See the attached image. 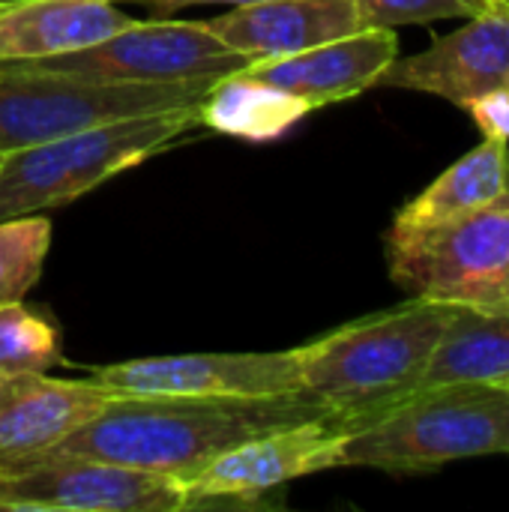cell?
Segmentation results:
<instances>
[{
    "label": "cell",
    "instance_id": "cell-24",
    "mask_svg": "<svg viewBox=\"0 0 509 512\" xmlns=\"http://www.w3.org/2000/svg\"><path fill=\"white\" fill-rule=\"evenodd\" d=\"M495 9H501V12L509 15V0H495Z\"/></svg>",
    "mask_w": 509,
    "mask_h": 512
},
{
    "label": "cell",
    "instance_id": "cell-13",
    "mask_svg": "<svg viewBox=\"0 0 509 512\" xmlns=\"http://www.w3.org/2000/svg\"><path fill=\"white\" fill-rule=\"evenodd\" d=\"M396 57L399 36L393 27H366L288 57L252 60L246 72L306 99L318 111L378 87L381 75Z\"/></svg>",
    "mask_w": 509,
    "mask_h": 512
},
{
    "label": "cell",
    "instance_id": "cell-16",
    "mask_svg": "<svg viewBox=\"0 0 509 512\" xmlns=\"http://www.w3.org/2000/svg\"><path fill=\"white\" fill-rule=\"evenodd\" d=\"M312 111L315 108L306 99L246 69L216 78L198 99L201 126H207L216 135L255 141V144L282 138Z\"/></svg>",
    "mask_w": 509,
    "mask_h": 512
},
{
    "label": "cell",
    "instance_id": "cell-6",
    "mask_svg": "<svg viewBox=\"0 0 509 512\" xmlns=\"http://www.w3.org/2000/svg\"><path fill=\"white\" fill-rule=\"evenodd\" d=\"M210 84H108L0 66V153L90 126L195 105Z\"/></svg>",
    "mask_w": 509,
    "mask_h": 512
},
{
    "label": "cell",
    "instance_id": "cell-19",
    "mask_svg": "<svg viewBox=\"0 0 509 512\" xmlns=\"http://www.w3.org/2000/svg\"><path fill=\"white\" fill-rule=\"evenodd\" d=\"M51 249V222L39 213L0 219V306L24 300Z\"/></svg>",
    "mask_w": 509,
    "mask_h": 512
},
{
    "label": "cell",
    "instance_id": "cell-7",
    "mask_svg": "<svg viewBox=\"0 0 509 512\" xmlns=\"http://www.w3.org/2000/svg\"><path fill=\"white\" fill-rule=\"evenodd\" d=\"M27 72H60L108 84H213L249 66V57L225 48L207 21H135L87 48L0 63Z\"/></svg>",
    "mask_w": 509,
    "mask_h": 512
},
{
    "label": "cell",
    "instance_id": "cell-11",
    "mask_svg": "<svg viewBox=\"0 0 509 512\" xmlns=\"http://www.w3.org/2000/svg\"><path fill=\"white\" fill-rule=\"evenodd\" d=\"M378 87L432 93L456 108L495 87H509V15L489 9L456 33L432 39L426 51L396 57Z\"/></svg>",
    "mask_w": 509,
    "mask_h": 512
},
{
    "label": "cell",
    "instance_id": "cell-1",
    "mask_svg": "<svg viewBox=\"0 0 509 512\" xmlns=\"http://www.w3.org/2000/svg\"><path fill=\"white\" fill-rule=\"evenodd\" d=\"M303 420H330L306 396L186 399L114 396L96 417L36 459H99L174 477L183 486L219 453ZM33 462V459H27ZM21 465V462H18Z\"/></svg>",
    "mask_w": 509,
    "mask_h": 512
},
{
    "label": "cell",
    "instance_id": "cell-18",
    "mask_svg": "<svg viewBox=\"0 0 509 512\" xmlns=\"http://www.w3.org/2000/svg\"><path fill=\"white\" fill-rule=\"evenodd\" d=\"M471 381H509V312L492 315L474 309H453L432 351L420 390Z\"/></svg>",
    "mask_w": 509,
    "mask_h": 512
},
{
    "label": "cell",
    "instance_id": "cell-23",
    "mask_svg": "<svg viewBox=\"0 0 509 512\" xmlns=\"http://www.w3.org/2000/svg\"><path fill=\"white\" fill-rule=\"evenodd\" d=\"M120 6L123 3H141V6H150L156 12H171V9H186V6H210V3H219V6H246V3H258V0H117Z\"/></svg>",
    "mask_w": 509,
    "mask_h": 512
},
{
    "label": "cell",
    "instance_id": "cell-20",
    "mask_svg": "<svg viewBox=\"0 0 509 512\" xmlns=\"http://www.w3.org/2000/svg\"><path fill=\"white\" fill-rule=\"evenodd\" d=\"M60 363V333L51 318L21 300L0 306V375L45 372Z\"/></svg>",
    "mask_w": 509,
    "mask_h": 512
},
{
    "label": "cell",
    "instance_id": "cell-22",
    "mask_svg": "<svg viewBox=\"0 0 509 512\" xmlns=\"http://www.w3.org/2000/svg\"><path fill=\"white\" fill-rule=\"evenodd\" d=\"M483 138L509 141V87H495L465 105Z\"/></svg>",
    "mask_w": 509,
    "mask_h": 512
},
{
    "label": "cell",
    "instance_id": "cell-12",
    "mask_svg": "<svg viewBox=\"0 0 509 512\" xmlns=\"http://www.w3.org/2000/svg\"><path fill=\"white\" fill-rule=\"evenodd\" d=\"M114 396L90 378L0 375V468L36 459L96 417Z\"/></svg>",
    "mask_w": 509,
    "mask_h": 512
},
{
    "label": "cell",
    "instance_id": "cell-15",
    "mask_svg": "<svg viewBox=\"0 0 509 512\" xmlns=\"http://www.w3.org/2000/svg\"><path fill=\"white\" fill-rule=\"evenodd\" d=\"M135 21L117 0H0V63L69 54Z\"/></svg>",
    "mask_w": 509,
    "mask_h": 512
},
{
    "label": "cell",
    "instance_id": "cell-2",
    "mask_svg": "<svg viewBox=\"0 0 509 512\" xmlns=\"http://www.w3.org/2000/svg\"><path fill=\"white\" fill-rule=\"evenodd\" d=\"M456 306L408 297L300 345V396L345 432L420 390Z\"/></svg>",
    "mask_w": 509,
    "mask_h": 512
},
{
    "label": "cell",
    "instance_id": "cell-21",
    "mask_svg": "<svg viewBox=\"0 0 509 512\" xmlns=\"http://www.w3.org/2000/svg\"><path fill=\"white\" fill-rule=\"evenodd\" d=\"M366 27L426 24L438 18H474L495 9V0H354Z\"/></svg>",
    "mask_w": 509,
    "mask_h": 512
},
{
    "label": "cell",
    "instance_id": "cell-10",
    "mask_svg": "<svg viewBox=\"0 0 509 512\" xmlns=\"http://www.w3.org/2000/svg\"><path fill=\"white\" fill-rule=\"evenodd\" d=\"M345 426L336 420H303L255 435L219 453L186 483V510L249 507L270 492L321 471L342 468Z\"/></svg>",
    "mask_w": 509,
    "mask_h": 512
},
{
    "label": "cell",
    "instance_id": "cell-9",
    "mask_svg": "<svg viewBox=\"0 0 509 512\" xmlns=\"http://www.w3.org/2000/svg\"><path fill=\"white\" fill-rule=\"evenodd\" d=\"M111 396L270 399L300 396V348L246 354H168L96 366L87 375Z\"/></svg>",
    "mask_w": 509,
    "mask_h": 512
},
{
    "label": "cell",
    "instance_id": "cell-14",
    "mask_svg": "<svg viewBox=\"0 0 509 512\" xmlns=\"http://www.w3.org/2000/svg\"><path fill=\"white\" fill-rule=\"evenodd\" d=\"M213 36L252 60L288 57L366 30L354 0H258L207 21Z\"/></svg>",
    "mask_w": 509,
    "mask_h": 512
},
{
    "label": "cell",
    "instance_id": "cell-8",
    "mask_svg": "<svg viewBox=\"0 0 509 512\" xmlns=\"http://www.w3.org/2000/svg\"><path fill=\"white\" fill-rule=\"evenodd\" d=\"M174 477L99 459H33L0 468V512H180Z\"/></svg>",
    "mask_w": 509,
    "mask_h": 512
},
{
    "label": "cell",
    "instance_id": "cell-25",
    "mask_svg": "<svg viewBox=\"0 0 509 512\" xmlns=\"http://www.w3.org/2000/svg\"><path fill=\"white\" fill-rule=\"evenodd\" d=\"M504 387H509V381H504Z\"/></svg>",
    "mask_w": 509,
    "mask_h": 512
},
{
    "label": "cell",
    "instance_id": "cell-5",
    "mask_svg": "<svg viewBox=\"0 0 509 512\" xmlns=\"http://www.w3.org/2000/svg\"><path fill=\"white\" fill-rule=\"evenodd\" d=\"M387 267L408 297L492 315L509 312V192L441 225H390Z\"/></svg>",
    "mask_w": 509,
    "mask_h": 512
},
{
    "label": "cell",
    "instance_id": "cell-17",
    "mask_svg": "<svg viewBox=\"0 0 509 512\" xmlns=\"http://www.w3.org/2000/svg\"><path fill=\"white\" fill-rule=\"evenodd\" d=\"M509 192V141L483 138L393 219L396 228H429L468 216Z\"/></svg>",
    "mask_w": 509,
    "mask_h": 512
},
{
    "label": "cell",
    "instance_id": "cell-4",
    "mask_svg": "<svg viewBox=\"0 0 509 512\" xmlns=\"http://www.w3.org/2000/svg\"><path fill=\"white\" fill-rule=\"evenodd\" d=\"M198 126V102L0 153V219L63 207Z\"/></svg>",
    "mask_w": 509,
    "mask_h": 512
},
{
    "label": "cell",
    "instance_id": "cell-3",
    "mask_svg": "<svg viewBox=\"0 0 509 512\" xmlns=\"http://www.w3.org/2000/svg\"><path fill=\"white\" fill-rule=\"evenodd\" d=\"M480 456H509V387L441 384L351 426L342 468L432 474Z\"/></svg>",
    "mask_w": 509,
    "mask_h": 512
}]
</instances>
